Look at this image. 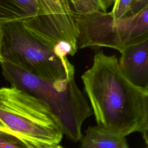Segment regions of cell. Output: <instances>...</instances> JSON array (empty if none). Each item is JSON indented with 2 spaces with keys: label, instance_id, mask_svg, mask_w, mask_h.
Instances as JSON below:
<instances>
[{
  "label": "cell",
  "instance_id": "obj_1",
  "mask_svg": "<svg viewBox=\"0 0 148 148\" xmlns=\"http://www.w3.org/2000/svg\"><path fill=\"white\" fill-rule=\"evenodd\" d=\"M82 80L97 125L124 136L139 132L147 145L148 90L127 79L116 56L97 51Z\"/></svg>",
  "mask_w": 148,
  "mask_h": 148
},
{
  "label": "cell",
  "instance_id": "obj_2",
  "mask_svg": "<svg viewBox=\"0 0 148 148\" xmlns=\"http://www.w3.org/2000/svg\"><path fill=\"white\" fill-rule=\"evenodd\" d=\"M0 64L2 75L11 87L33 96L47 106L68 138L75 142L81 140L83 123L92 112L75 77L43 78L6 60L3 59Z\"/></svg>",
  "mask_w": 148,
  "mask_h": 148
},
{
  "label": "cell",
  "instance_id": "obj_3",
  "mask_svg": "<svg viewBox=\"0 0 148 148\" xmlns=\"http://www.w3.org/2000/svg\"><path fill=\"white\" fill-rule=\"evenodd\" d=\"M0 130L33 148H54L64 135L47 106L13 87L0 88Z\"/></svg>",
  "mask_w": 148,
  "mask_h": 148
},
{
  "label": "cell",
  "instance_id": "obj_4",
  "mask_svg": "<svg viewBox=\"0 0 148 148\" xmlns=\"http://www.w3.org/2000/svg\"><path fill=\"white\" fill-rule=\"evenodd\" d=\"M77 49L109 47L120 53L127 47L148 39V6L137 14L114 19L110 12H73Z\"/></svg>",
  "mask_w": 148,
  "mask_h": 148
},
{
  "label": "cell",
  "instance_id": "obj_5",
  "mask_svg": "<svg viewBox=\"0 0 148 148\" xmlns=\"http://www.w3.org/2000/svg\"><path fill=\"white\" fill-rule=\"evenodd\" d=\"M1 25L3 59L43 78L75 77V67L67 57L57 55L52 49L30 34L22 23L10 22Z\"/></svg>",
  "mask_w": 148,
  "mask_h": 148
},
{
  "label": "cell",
  "instance_id": "obj_6",
  "mask_svg": "<svg viewBox=\"0 0 148 148\" xmlns=\"http://www.w3.org/2000/svg\"><path fill=\"white\" fill-rule=\"evenodd\" d=\"M18 21L34 36L57 50L61 46L76 45L75 34L47 15L38 0H0V25Z\"/></svg>",
  "mask_w": 148,
  "mask_h": 148
},
{
  "label": "cell",
  "instance_id": "obj_7",
  "mask_svg": "<svg viewBox=\"0 0 148 148\" xmlns=\"http://www.w3.org/2000/svg\"><path fill=\"white\" fill-rule=\"evenodd\" d=\"M119 63L128 80L148 90V39L125 48L121 53Z\"/></svg>",
  "mask_w": 148,
  "mask_h": 148
},
{
  "label": "cell",
  "instance_id": "obj_8",
  "mask_svg": "<svg viewBox=\"0 0 148 148\" xmlns=\"http://www.w3.org/2000/svg\"><path fill=\"white\" fill-rule=\"evenodd\" d=\"M80 141V148H130L125 136L98 125L89 126Z\"/></svg>",
  "mask_w": 148,
  "mask_h": 148
},
{
  "label": "cell",
  "instance_id": "obj_9",
  "mask_svg": "<svg viewBox=\"0 0 148 148\" xmlns=\"http://www.w3.org/2000/svg\"><path fill=\"white\" fill-rule=\"evenodd\" d=\"M45 13L77 35L73 12L69 0H38Z\"/></svg>",
  "mask_w": 148,
  "mask_h": 148
},
{
  "label": "cell",
  "instance_id": "obj_10",
  "mask_svg": "<svg viewBox=\"0 0 148 148\" xmlns=\"http://www.w3.org/2000/svg\"><path fill=\"white\" fill-rule=\"evenodd\" d=\"M0 148H33L16 136L0 130Z\"/></svg>",
  "mask_w": 148,
  "mask_h": 148
},
{
  "label": "cell",
  "instance_id": "obj_11",
  "mask_svg": "<svg viewBox=\"0 0 148 148\" xmlns=\"http://www.w3.org/2000/svg\"><path fill=\"white\" fill-rule=\"evenodd\" d=\"M132 0H115L112 11L110 12L113 17L119 19L128 16Z\"/></svg>",
  "mask_w": 148,
  "mask_h": 148
},
{
  "label": "cell",
  "instance_id": "obj_12",
  "mask_svg": "<svg viewBox=\"0 0 148 148\" xmlns=\"http://www.w3.org/2000/svg\"><path fill=\"white\" fill-rule=\"evenodd\" d=\"M146 6H148V0H132L130 9L127 16L137 14Z\"/></svg>",
  "mask_w": 148,
  "mask_h": 148
},
{
  "label": "cell",
  "instance_id": "obj_13",
  "mask_svg": "<svg viewBox=\"0 0 148 148\" xmlns=\"http://www.w3.org/2000/svg\"><path fill=\"white\" fill-rule=\"evenodd\" d=\"M2 40H3V31L2 29V27L0 25V62H1L3 60V57L2 55Z\"/></svg>",
  "mask_w": 148,
  "mask_h": 148
},
{
  "label": "cell",
  "instance_id": "obj_14",
  "mask_svg": "<svg viewBox=\"0 0 148 148\" xmlns=\"http://www.w3.org/2000/svg\"><path fill=\"white\" fill-rule=\"evenodd\" d=\"M54 148H64V147H63L62 146H60V145H57L56 147H54Z\"/></svg>",
  "mask_w": 148,
  "mask_h": 148
},
{
  "label": "cell",
  "instance_id": "obj_15",
  "mask_svg": "<svg viewBox=\"0 0 148 148\" xmlns=\"http://www.w3.org/2000/svg\"><path fill=\"white\" fill-rule=\"evenodd\" d=\"M145 148H148V147H147V146H146V147H145Z\"/></svg>",
  "mask_w": 148,
  "mask_h": 148
}]
</instances>
